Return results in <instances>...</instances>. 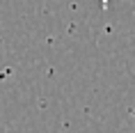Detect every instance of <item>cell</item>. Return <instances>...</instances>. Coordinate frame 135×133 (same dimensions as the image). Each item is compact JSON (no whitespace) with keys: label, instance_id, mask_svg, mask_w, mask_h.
<instances>
[]
</instances>
